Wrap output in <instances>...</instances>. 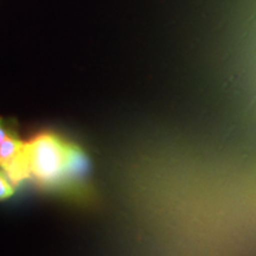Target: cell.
I'll use <instances>...</instances> for the list:
<instances>
[{
    "label": "cell",
    "mask_w": 256,
    "mask_h": 256,
    "mask_svg": "<svg viewBox=\"0 0 256 256\" xmlns=\"http://www.w3.org/2000/svg\"><path fill=\"white\" fill-rule=\"evenodd\" d=\"M69 139L54 130H42L26 142L31 178L40 190L55 194L62 177Z\"/></svg>",
    "instance_id": "cell-1"
},
{
    "label": "cell",
    "mask_w": 256,
    "mask_h": 256,
    "mask_svg": "<svg viewBox=\"0 0 256 256\" xmlns=\"http://www.w3.org/2000/svg\"><path fill=\"white\" fill-rule=\"evenodd\" d=\"M55 194L80 203L92 202L94 197L90 158L78 144L72 140L68 142L63 174Z\"/></svg>",
    "instance_id": "cell-2"
},
{
    "label": "cell",
    "mask_w": 256,
    "mask_h": 256,
    "mask_svg": "<svg viewBox=\"0 0 256 256\" xmlns=\"http://www.w3.org/2000/svg\"><path fill=\"white\" fill-rule=\"evenodd\" d=\"M26 142L19 138L17 132L10 134L0 142V168L4 170L8 164H11L17 156L25 150Z\"/></svg>",
    "instance_id": "cell-3"
},
{
    "label": "cell",
    "mask_w": 256,
    "mask_h": 256,
    "mask_svg": "<svg viewBox=\"0 0 256 256\" xmlns=\"http://www.w3.org/2000/svg\"><path fill=\"white\" fill-rule=\"evenodd\" d=\"M14 186L16 185L12 183L4 170L0 168V202L8 200L14 196L16 192Z\"/></svg>",
    "instance_id": "cell-4"
},
{
    "label": "cell",
    "mask_w": 256,
    "mask_h": 256,
    "mask_svg": "<svg viewBox=\"0 0 256 256\" xmlns=\"http://www.w3.org/2000/svg\"><path fill=\"white\" fill-rule=\"evenodd\" d=\"M14 132H17V130H16L14 121L0 118V142H4L5 138L8 136L10 134Z\"/></svg>",
    "instance_id": "cell-5"
}]
</instances>
